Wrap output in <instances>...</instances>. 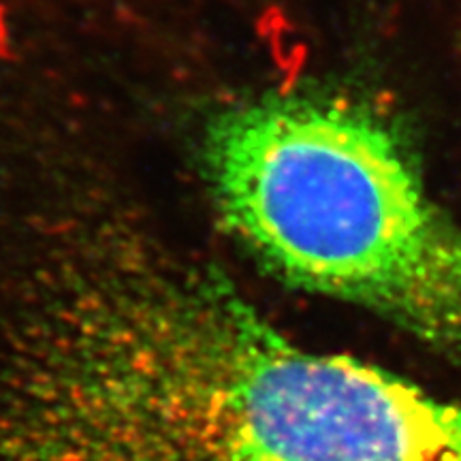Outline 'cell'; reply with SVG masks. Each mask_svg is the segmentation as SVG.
Masks as SVG:
<instances>
[{"instance_id": "cell-1", "label": "cell", "mask_w": 461, "mask_h": 461, "mask_svg": "<svg viewBox=\"0 0 461 461\" xmlns=\"http://www.w3.org/2000/svg\"><path fill=\"white\" fill-rule=\"evenodd\" d=\"M203 171L229 233L276 280L461 357V224L387 115L288 92L212 120Z\"/></svg>"}]
</instances>
